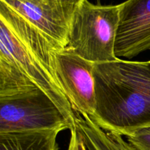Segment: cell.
<instances>
[{"instance_id": "2", "label": "cell", "mask_w": 150, "mask_h": 150, "mask_svg": "<svg viewBox=\"0 0 150 150\" xmlns=\"http://www.w3.org/2000/svg\"><path fill=\"white\" fill-rule=\"evenodd\" d=\"M64 47L0 1V57L16 64L74 126L75 111L56 71L54 53Z\"/></svg>"}, {"instance_id": "3", "label": "cell", "mask_w": 150, "mask_h": 150, "mask_svg": "<svg viewBox=\"0 0 150 150\" xmlns=\"http://www.w3.org/2000/svg\"><path fill=\"white\" fill-rule=\"evenodd\" d=\"M120 10V4L101 5L83 0L73 17L65 48L95 64L119 59L115 45Z\"/></svg>"}, {"instance_id": "7", "label": "cell", "mask_w": 150, "mask_h": 150, "mask_svg": "<svg viewBox=\"0 0 150 150\" xmlns=\"http://www.w3.org/2000/svg\"><path fill=\"white\" fill-rule=\"evenodd\" d=\"M150 50V0H127L120 4L115 54L132 58Z\"/></svg>"}, {"instance_id": "1", "label": "cell", "mask_w": 150, "mask_h": 150, "mask_svg": "<svg viewBox=\"0 0 150 150\" xmlns=\"http://www.w3.org/2000/svg\"><path fill=\"white\" fill-rule=\"evenodd\" d=\"M94 75L98 126L122 136L150 127V61L95 64Z\"/></svg>"}, {"instance_id": "12", "label": "cell", "mask_w": 150, "mask_h": 150, "mask_svg": "<svg viewBox=\"0 0 150 150\" xmlns=\"http://www.w3.org/2000/svg\"><path fill=\"white\" fill-rule=\"evenodd\" d=\"M70 139L67 150H88L81 138L76 130L75 126L70 129Z\"/></svg>"}, {"instance_id": "4", "label": "cell", "mask_w": 150, "mask_h": 150, "mask_svg": "<svg viewBox=\"0 0 150 150\" xmlns=\"http://www.w3.org/2000/svg\"><path fill=\"white\" fill-rule=\"evenodd\" d=\"M73 125L38 87L0 97V134L62 129Z\"/></svg>"}, {"instance_id": "11", "label": "cell", "mask_w": 150, "mask_h": 150, "mask_svg": "<svg viewBox=\"0 0 150 150\" xmlns=\"http://www.w3.org/2000/svg\"><path fill=\"white\" fill-rule=\"evenodd\" d=\"M126 138L135 150H150V127L139 129Z\"/></svg>"}, {"instance_id": "9", "label": "cell", "mask_w": 150, "mask_h": 150, "mask_svg": "<svg viewBox=\"0 0 150 150\" xmlns=\"http://www.w3.org/2000/svg\"><path fill=\"white\" fill-rule=\"evenodd\" d=\"M62 129L0 134V150H59L57 136Z\"/></svg>"}, {"instance_id": "8", "label": "cell", "mask_w": 150, "mask_h": 150, "mask_svg": "<svg viewBox=\"0 0 150 150\" xmlns=\"http://www.w3.org/2000/svg\"><path fill=\"white\" fill-rule=\"evenodd\" d=\"M74 126L88 150H135L122 136L104 130L87 115L75 111Z\"/></svg>"}, {"instance_id": "13", "label": "cell", "mask_w": 150, "mask_h": 150, "mask_svg": "<svg viewBox=\"0 0 150 150\" xmlns=\"http://www.w3.org/2000/svg\"><path fill=\"white\" fill-rule=\"evenodd\" d=\"M78 1H82V0H78Z\"/></svg>"}, {"instance_id": "5", "label": "cell", "mask_w": 150, "mask_h": 150, "mask_svg": "<svg viewBox=\"0 0 150 150\" xmlns=\"http://www.w3.org/2000/svg\"><path fill=\"white\" fill-rule=\"evenodd\" d=\"M57 78L74 111L90 118L97 108L95 63L67 48L54 53Z\"/></svg>"}, {"instance_id": "6", "label": "cell", "mask_w": 150, "mask_h": 150, "mask_svg": "<svg viewBox=\"0 0 150 150\" xmlns=\"http://www.w3.org/2000/svg\"><path fill=\"white\" fill-rule=\"evenodd\" d=\"M82 1L0 0L64 48L67 45L74 15Z\"/></svg>"}, {"instance_id": "10", "label": "cell", "mask_w": 150, "mask_h": 150, "mask_svg": "<svg viewBox=\"0 0 150 150\" xmlns=\"http://www.w3.org/2000/svg\"><path fill=\"white\" fill-rule=\"evenodd\" d=\"M35 87V83L15 63L0 57V97L10 96Z\"/></svg>"}]
</instances>
